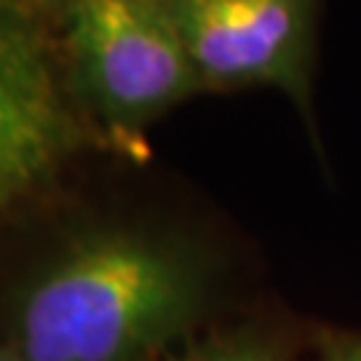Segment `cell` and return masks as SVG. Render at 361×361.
<instances>
[{"mask_svg":"<svg viewBox=\"0 0 361 361\" xmlns=\"http://www.w3.org/2000/svg\"><path fill=\"white\" fill-rule=\"evenodd\" d=\"M97 140L25 0H0V219Z\"/></svg>","mask_w":361,"mask_h":361,"instance_id":"obj_3","label":"cell"},{"mask_svg":"<svg viewBox=\"0 0 361 361\" xmlns=\"http://www.w3.org/2000/svg\"><path fill=\"white\" fill-rule=\"evenodd\" d=\"M169 361H289L271 340L257 335H228L193 345Z\"/></svg>","mask_w":361,"mask_h":361,"instance_id":"obj_5","label":"cell"},{"mask_svg":"<svg viewBox=\"0 0 361 361\" xmlns=\"http://www.w3.org/2000/svg\"><path fill=\"white\" fill-rule=\"evenodd\" d=\"M326 361H361V340L337 345V348L326 356Z\"/></svg>","mask_w":361,"mask_h":361,"instance_id":"obj_6","label":"cell"},{"mask_svg":"<svg viewBox=\"0 0 361 361\" xmlns=\"http://www.w3.org/2000/svg\"><path fill=\"white\" fill-rule=\"evenodd\" d=\"M67 80L80 113L116 145H140L169 107L204 89L166 0H73Z\"/></svg>","mask_w":361,"mask_h":361,"instance_id":"obj_2","label":"cell"},{"mask_svg":"<svg viewBox=\"0 0 361 361\" xmlns=\"http://www.w3.org/2000/svg\"><path fill=\"white\" fill-rule=\"evenodd\" d=\"M204 86H279L305 99L316 0H166Z\"/></svg>","mask_w":361,"mask_h":361,"instance_id":"obj_4","label":"cell"},{"mask_svg":"<svg viewBox=\"0 0 361 361\" xmlns=\"http://www.w3.org/2000/svg\"><path fill=\"white\" fill-rule=\"evenodd\" d=\"M0 361H27L19 350H13L3 337H0Z\"/></svg>","mask_w":361,"mask_h":361,"instance_id":"obj_7","label":"cell"},{"mask_svg":"<svg viewBox=\"0 0 361 361\" xmlns=\"http://www.w3.org/2000/svg\"><path fill=\"white\" fill-rule=\"evenodd\" d=\"M67 3H73V0H67Z\"/></svg>","mask_w":361,"mask_h":361,"instance_id":"obj_8","label":"cell"},{"mask_svg":"<svg viewBox=\"0 0 361 361\" xmlns=\"http://www.w3.org/2000/svg\"><path fill=\"white\" fill-rule=\"evenodd\" d=\"M209 300L212 268L190 241L104 225L13 286L0 337L27 361H150L193 332Z\"/></svg>","mask_w":361,"mask_h":361,"instance_id":"obj_1","label":"cell"}]
</instances>
